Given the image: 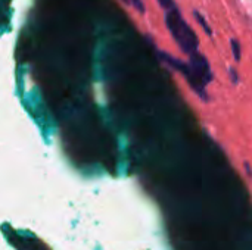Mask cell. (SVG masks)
Returning a JSON list of instances; mask_svg holds the SVG:
<instances>
[{"label": "cell", "mask_w": 252, "mask_h": 250, "mask_svg": "<svg viewBox=\"0 0 252 250\" xmlns=\"http://www.w3.org/2000/svg\"><path fill=\"white\" fill-rule=\"evenodd\" d=\"M161 56H162L164 62L171 65L174 69L180 71L188 78L190 87L199 94V97L207 100L205 87L213 80V72H211L208 60H207V57L204 55H199V53L190 55L189 63H182L180 60L174 59L173 56H170L167 53H162Z\"/></svg>", "instance_id": "1"}, {"label": "cell", "mask_w": 252, "mask_h": 250, "mask_svg": "<svg viewBox=\"0 0 252 250\" xmlns=\"http://www.w3.org/2000/svg\"><path fill=\"white\" fill-rule=\"evenodd\" d=\"M165 24L170 29V32L173 34L174 40L177 41V44L180 46V49L188 53V55H193L198 50L199 46V40L195 34V31L188 25V22L182 18L180 12L173 7L165 13Z\"/></svg>", "instance_id": "2"}, {"label": "cell", "mask_w": 252, "mask_h": 250, "mask_svg": "<svg viewBox=\"0 0 252 250\" xmlns=\"http://www.w3.org/2000/svg\"><path fill=\"white\" fill-rule=\"evenodd\" d=\"M193 15H195V19H196V21L201 24V27L204 28V31H205V32H207V34L211 37V35H213V29H211V27L208 25V22L205 21V18H204V16H202V15H201L198 10H195V12H193Z\"/></svg>", "instance_id": "3"}, {"label": "cell", "mask_w": 252, "mask_h": 250, "mask_svg": "<svg viewBox=\"0 0 252 250\" xmlns=\"http://www.w3.org/2000/svg\"><path fill=\"white\" fill-rule=\"evenodd\" d=\"M230 44H232L233 57H235V60H236V62H239V60H241V57H242V53H241V43H239L236 38H232Z\"/></svg>", "instance_id": "4"}, {"label": "cell", "mask_w": 252, "mask_h": 250, "mask_svg": "<svg viewBox=\"0 0 252 250\" xmlns=\"http://www.w3.org/2000/svg\"><path fill=\"white\" fill-rule=\"evenodd\" d=\"M127 4H131L139 13H145V4H143V1L142 0H124Z\"/></svg>", "instance_id": "5"}, {"label": "cell", "mask_w": 252, "mask_h": 250, "mask_svg": "<svg viewBox=\"0 0 252 250\" xmlns=\"http://www.w3.org/2000/svg\"><path fill=\"white\" fill-rule=\"evenodd\" d=\"M158 1H159V4H161L162 7H165V9H173V7H174L173 0H158Z\"/></svg>", "instance_id": "6"}, {"label": "cell", "mask_w": 252, "mask_h": 250, "mask_svg": "<svg viewBox=\"0 0 252 250\" xmlns=\"http://www.w3.org/2000/svg\"><path fill=\"white\" fill-rule=\"evenodd\" d=\"M230 77H232V83L233 84H238L239 83V75H238V72H236L235 68H230Z\"/></svg>", "instance_id": "7"}]
</instances>
